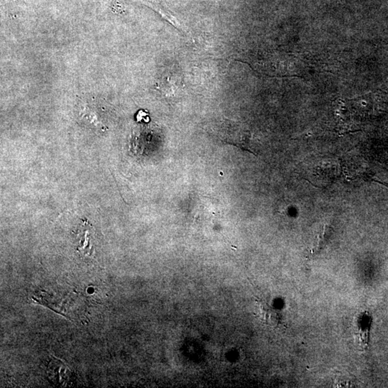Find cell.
I'll return each instance as SVG.
<instances>
[{
  "label": "cell",
  "instance_id": "obj_1",
  "mask_svg": "<svg viewBox=\"0 0 388 388\" xmlns=\"http://www.w3.org/2000/svg\"><path fill=\"white\" fill-rule=\"evenodd\" d=\"M216 132L217 137L222 142L235 146L243 151L256 155L252 150L250 142L251 135L250 132L241 129L239 126L235 125L234 122L229 120L222 122L217 125Z\"/></svg>",
  "mask_w": 388,
  "mask_h": 388
},
{
  "label": "cell",
  "instance_id": "obj_2",
  "mask_svg": "<svg viewBox=\"0 0 388 388\" xmlns=\"http://www.w3.org/2000/svg\"><path fill=\"white\" fill-rule=\"evenodd\" d=\"M94 228L89 223L83 221L77 232V251L83 256H91L94 253L93 245Z\"/></svg>",
  "mask_w": 388,
  "mask_h": 388
},
{
  "label": "cell",
  "instance_id": "obj_3",
  "mask_svg": "<svg viewBox=\"0 0 388 388\" xmlns=\"http://www.w3.org/2000/svg\"><path fill=\"white\" fill-rule=\"evenodd\" d=\"M82 112L83 117H86L90 123L93 124V125L101 129L104 127L102 120H100L101 116L99 115V110L95 109L93 105L86 104L84 105Z\"/></svg>",
  "mask_w": 388,
  "mask_h": 388
},
{
  "label": "cell",
  "instance_id": "obj_4",
  "mask_svg": "<svg viewBox=\"0 0 388 388\" xmlns=\"http://www.w3.org/2000/svg\"><path fill=\"white\" fill-rule=\"evenodd\" d=\"M260 310H261L262 317L263 318V321H266L269 325L275 326L279 321L278 315L276 313L273 312L274 310L270 307H267L265 304H260Z\"/></svg>",
  "mask_w": 388,
  "mask_h": 388
},
{
  "label": "cell",
  "instance_id": "obj_5",
  "mask_svg": "<svg viewBox=\"0 0 388 388\" xmlns=\"http://www.w3.org/2000/svg\"><path fill=\"white\" fill-rule=\"evenodd\" d=\"M384 184L386 186L388 187V183H387V182H386V183H384Z\"/></svg>",
  "mask_w": 388,
  "mask_h": 388
}]
</instances>
